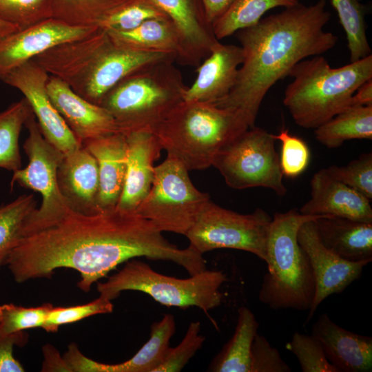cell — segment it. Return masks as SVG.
Masks as SVG:
<instances>
[{
    "mask_svg": "<svg viewBox=\"0 0 372 372\" xmlns=\"http://www.w3.org/2000/svg\"><path fill=\"white\" fill-rule=\"evenodd\" d=\"M138 257L172 261L190 276L205 265L202 254L190 247L179 249L148 219L116 208L92 215L72 210L56 224L23 237L5 265L18 283L70 268L80 273L77 286L88 292L118 265Z\"/></svg>",
    "mask_w": 372,
    "mask_h": 372,
    "instance_id": "obj_1",
    "label": "cell"
},
{
    "mask_svg": "<svg viewBox=\"0 0 372 372\" xmlns=\"http://www.w3.org/2000/svg\"><path fill=\"white\" fill-rule=\"evenodd\" d=\"M326 0L311 6L300 2L256 25L236 32L243 61L229 93L214 103L240 112L249 127L255 121L263 99L292 68L309 56L333 48L338 37L324 28L331 19Z\"/></svg>",
    "mask_w": 372,
    "mask_h": 372,
    "instance_id": "obj_2",
    "label": "cell"
},
{
    "mask_svg": "<svg viewBox=\"0 0 372 372\" xmlns=\"http://www.w3.org/2000/svg\"><path fill=\"white\" fill-rule=\"evenodd\" d=\"M283 103L300 127L316 129L351 105L352 96L372 79L371 54L340 68L320 55L304 59L289 73Z\"/></svg>",
    "mask_w": 372,
    "mask_h": 372,
    "instance_id": "obj_3",
    "label": "cell"
},
{
    "mask_svg": "<svg viewBox=\"0 0 372 372\" xmlns=\"http://www.w3.org/2000/svg\"><path fill=\"white\" fill-rule=\"evenodd\" d=\"M249 127L238 110L183 100L152 133L167 156L191 171L212 166L218 152Z\"/></svg>",
    "mask_w": 372,
    "mask_h": 372,
    "instance_id": "obj_4",
    "label": "cell"
},
{
    "mask_svg": "<svg viewBox=\"0 0 372 372\" xmlns=\"http://www.w3.org/2000/svg\"><path fill=\"white\" fill-rule=\"evenodd\" d=\"M324 216H310L296 209L275 213L267 242L268 271L258 293L259 300L271 309L309 311L316 283L309 259L298 242L300 226Z\"/></svg>",
    "mask_w": 372,
    "mask_h": 372,
    "instance_id": "obj_5",
    "label": "cell"
},
{
    "mask_svg": "<svg viewBox=\"0 0 372 372\" xmlns=\"http://www.w3.org/2000/svg\"><path fill=\"white\" fill-rule=\"evenodd\" d=\"M174 62L147 67L118 82L100 105L113 117L125 136L152 132L183 101L187 89Z\"/></svg>",
    "mask_w": 372,
    "mask_h": 372,
    "instance_id": "obj_6",
    "label": "cell"
},
{
    "mask_svg": "<svg viewBox=\"0 0 372 372\" xmlns=\"http://www.w3.org/2000/svg\"><path fill=\"white\" fill-rule=\"evenodd\" d=\"M227 280L222 271L207 269L179 279L157 273L147 263L133 258L106 282H98L97 290L100 296L111 301L123 291H138L163 305L197 307L207 313L220 305L223 293L220 288Z\"/></svg>",
    "mask_w": 372,
    "mask_h": 372,
    "instance_id": "obj_7",
    "label": "cell"
},
{
    "mask_svg": "<svg viewBox=\"0 0 372 372\" xmlns=\"http://www.w3.org/2000/svg\"><path fill=\"white\" fill-rule=\"evenodd\" d=\"M24 126L28 136L23 147L28 158V164L23 169L13 172L10 181L14 185L39 192L42 201L39 208L27 219L23 237L50 227L72 211L61 194L57 181L58 167L63 154L49 143L42 134L33 112Z\"/></svg>",
    "mask_w": 372,
    "mask_h": 372,
    "instance_id": "obj_8",
    "label": "cell"
},
{
    "mask_svg": "<svg viewBox=\"0 0 372 372\" xmlns=\"http://www.w3.org/2000/svg\"><path fill=\"white\" fill-rule=\"evenodd\" d=\"M188 172L180 162L167 156L154 167L151 189L136 214L152 222L162 232L185 236L211 199L207 193L194 186Z\"/></svg>",
    "mask_w": 372,
    "mask_h": 372,
    "instance_id": "obj_9",
    "label": "cell"
},
{
    "mask_svg": "<svg viewBox=\"0 0 372 372\" xmlns=\"http://www.w3.org/2000/svg\"><path fill=\"white\" fill-rule=\"evenodd\" d=\"M273 134L255 125L249 127L225 145L216 154L212 166L231 188L264 187L283 196L280 158Z\"/></svg>",
    "mask_w": 372,
    "mask_h": 372,
    "instance_id": "obj_10",
    "label": "cell"
},
{
    "mask_svg": "<svg viewBox=\"0 0 372 372\" xmlns=\"http://www.w3.org/2000/svg\"><path fill=\"white\" fill-rule=\"evenodd\" d=\"M272 218L262 209L242 214L209 200L185 236L189 247L203 254L216 249L249 252L263 261Z\"/></svg>",
    "mask_w": 372,
    "mask_h": 372,
    "instance_id": "obj_11",
    "label": "cell"
},
{
    "mask_svg": "<svg viewBox=\"0 0 372 372\" xmlns=\"http://www.w3.org/2000/svg\"><path fill=\"white\" fill-rule=\"evenodd\" d=\"M50 75L30 60L10 71L1 80L19 90L29 103L45 138L63 154L82 146L54 106L47 92Z\"/></svg>",
    "mask_w": 372,
    "mask_h": 372,
    "instance_id": "obj_12",
    "label": "cell"
},
{
    "mask_svg": "<svg viewBox=\"0 0 372 372\" xmlns=\"http://www.w3.org/2000/svg\"><path fill=\"white\" fill-rule=\"evenodd\" d=\"M297 239L309 259L316 283L315 295L306 324L324 299L332 294L342 293L360 278L363 268L371 261H349L329 249L321 240L315 220L307 221L300 226Z\"/></svg>",
    "mask_w": 372,
    "mask_h": 372,
    "instance_id": "obj_13",
    "label": "cell"
},
{
    "mask_svg": "<svg viewBox=\"0 0 372 372\" xmlns=\"http://www.w3.org/2000/svg\"><path fill=\"white\" fill-rule=\"evenodd\" d=\"M98 28L72 26L51 18L0 38V79L54 46L87 37Z\"/></svg>",
    "mask_w": 372,
    "mask_h": 372,
    "instance_id": "obj_14",
    "label": "cell"
},
{
    "mask_svg": "<svg viewBox=\"0 0 372 372\" xmlns=\"http://www.w3.org/2000/svg\"><path fill=\"white\" fill-rule=\"evenodd\" d=\"M173 22L179 37L176 61L198 66L219 41L201 0H151Z\"/></svg>",
    "mask_w": 372,
    "mask_h": 372,
    "instance_id": "obj_15",
    "label": "cell"
},
{
    "mask_svg": "<svg viewBox=\"0 0 372 372\" xmlns=\"http://www.w3.org/2000/svg\"><path fill=\"white\" fill-rule=\"evenodd\" d=\"M175 332L174 317L167 313L152 324L149 339L124 362L109 364L96 362L85 357L74 343L70 344L63 358L70 372H155L165 360Z\"/></svg>",
    "mask_w": 372,
    "mask_h": 372,
    "instance_id": "obj_16",
    "label": "cell"
},
{
    "mask_svg": "<svg viewBox=\"0 0 372 372\" xmlns=\"http://www.w3.org/2000/svg\"><path fill=\"white\" fill-rule=\"evenodd\" d=\"M46 90L54 106L81 144L118 132L113 117L105 108L81 97L59 78L50 75Z\"/></svg>",
    "mask_w": 372,
    "mask_h": 372,
    "instance_id": "obj_17",
    "label": "cell"
},
{
    "mask_svg": "<svg viewBox=\"0 0 372 372\" xmlns=\"http://www.w3.org/2000/svg\"><path fill=\"white\" fill-rule=\"evenodd\" d=\"M310 185L311 198L300 209L301 214L372 223L369 199L332 177L326 168L313 174Z\"/></svg>",
    "mask_w": 372,
    "mask_h": 372,
    "instance_id": "obj_18",
    "label": "cell"
},
{
    "mask_svg": "<svg viewBox=\"0 0 372 372\" xmlns=\"http://www.w3.org/2000/svg\"><path fill=\"white\" fill-rule=\"evenodd\" d=\"M243 61L240 46L218 41L196 70L197 76L183 96L184 101L215 103L234 87Z\"/></svg>",
    "mask_w": 372,
    "mask_h": 372,
    "instance_id": "obj_19",
    "label": "cell"
},
{
    "mask_svg": "<svg viewBox=\"0 0 372 372\" xmlns=\"http://www.w3.org/2000/svg\"><path fill=\"white\" fill-rule=\"evenodd\" d=\"M127 143V171L124 187L116 209L131 213L149 193L154 174V163L162 147L152 132H136L125 136Z\"/></svg>",
    "mask_w": 372,
    "mask_h": 372,
    "instance_id": "obj_20",
    "label": "cell"
},
{
    "mask_svg": "<svg viewBox=\"0 0 372 372\" xmlns=\"http://www.w3.org/2000/svg\"><path fill=\"white\" fill-rule=\"evenodd\" d=\"M57 181L60 192L72 210L87 215L101 211L97 205V162L83 145L63 154L57 170Z\"/></svg>",
    "mask_w": 372,
    "mask_h": 372,
    "instance_id": "obj_21",
    "label": "cell"
},
{
    "mask_svg": "<svg viewBox=\"0 0 372 372\" xmlns=\"http://www.w3.org/2000/svg\"><path fill=\"white\" fill-rule=\"evenodd\" d=\"M328 360L339 372H366L372 369V338L347 330L322 313L312 327Z\"/></svg>",
    "mask_w": 372,
    "mask_h": 372,
    "instance_id": "obj_22",
    "label": "cell"
},
{
    "mask_svg": "<svg viewBox=\"0 0 372 372\" xmlns=\"http://www.w3.org/2000/svg\"><path fill=\"white\" fill-rule=\"evenodd\" d=\"M95 158L99 177L97 199L99 209H114L121 197L127 171L126 136L113 133L87 140L82 143Z\"/></svg>",
    "mask_w": 372,
    "mask_h": 372,
    "instance_id": "obj_23",
    "label": "cell"
},
{
    "mask_svg": "<svg viewBox=\"0 0 372 372\" xmlns=\"http://www.w3.org/2000/svg\"><path fill=\"white\" fill-rule=\"evenodd\" d=\"M322 243L349 261L372 260V223L337 216L315 220Z\"/></svg>",
    "mask_w": 372,
    "mask_h": 372,
    "instance_id": "obj_24",
    "label": "cell"
},
{
    "mask_svg": "<svg viewBox=\"0 0 372 372\" xmlns=\"http://www.w3.org/2000/svg\"><path fill=\"white\" fill-rule=\"evenodd\" d=\"M259 324L251 311L241 307L231 339L211 362L209 371L214 372H251V346Z\"/></svg>",
    "mask_w": 372,
    "mask_h": 372,
    "instance_id": "obj_25",
    "label": "cell"
},
{
    "mask_svg": "<svg viewBox=\"0 0 372 372\" xmlns=\"http://www.w3.org/2000/svg\"><path fill=\"white\" fill-rule=\"evenodd\" d=\"M106 32L115 43L133 50L173 52L176 56L179 50L177 30L168 17L150 19L128 31Z\"/></svg>",
    "mask_w": 372,
    "mask_h": 372,
    "instance_id": "obj_26",
    "label": "cell"
},
{
    "mask_svg": "<svg viewBox=\"0 0 372 372\" xmlns=\"http://www.w3.org/2000/svg\"><path fill=\"white\" fill-rule=\"evenodd\" d=\"M316 140L328 148L346 141L372 138V105H350L315 129Z\"/></svg>",
    "mask_w": 372,
    "mask_h": 372,
    "instance_id": "obj_27",
    "label": "cell"
},
{
    "mask_svg": "<svg viewBox=\"0 0 372 372\" xmlns=\"http://www.w3.org/2000/svg\"><path fill=\"white\" fill-rule=\"evenodd\" d=\"M298 0H235L227 12L213 25L218 40L226 38L237 31L256 25L262 15L276 7H291Z\"/></svg>",
    "mask_w": 372,
    "mask_h": 372,
    "instance_id": "obj_28",
    "label": "cell"
},
{
    "mask_svg": "<svg viewBox=\"0 0 372 372\" xmlns=\"http://www.w3.org/2000/svg\"><path fill=\"white\" fill-rule=\"evenodd\" d=\"M32 113L25 98L0 112V168L14 172L21 167L19 139L21 129Z\"/></svg>",
    "mask_w": 372,
    "mask_h": 372,
    "instance_id": "obj_29",
    "label": "cell"
},
{
    "mask_svg": "<svg viewBox=\"0 0 372 372\" xmlns=\"http://www.w3.org/2000/svg\"><path fill=\"white\" fill-rule=\"evenodd\" d=\"M127 0H51L52 18L69 25L96 26Z\"/></svg>",
    "mask_w": 372,
    "mask_h": 372,
    "instance_id": "obj_30",
    "label": "cell"
},
{
    "mask_svg": "<svg viewBox=\"0 0 372 372\" xmlns=\"http://www.w3.org/2000/svg\"><path fill=\"white\" fill-rule=\"evenodd\" d=\"M32 194H23L0 206V265L23 238L25 223L36 209Z\"/></svg>",
    "mask_w": 372,
    "mask_h": 372,
    "instance_id": "obj_31",
    "label": "cell"
},
{
    "mask_svg": "<svg viewBox=\"0 0 372 372\" xmlns=\"http://www.w3.org/2000/svg\"><path fill=\"white\" fill-rule=\"evenodd\" d=\"M346 33L350 61L371 54L366 34V9L358 0H331Z\"/></svg>",
    "mask_w": 372,
    "mask_h": 372,
    "instance_id": "obj_32",
    "label": "cell"
},
{
    "mask_svg": "<svg viewBox=\"0 0 372 372\" xmlns=\"http://www.w3.org/2000/svg\"><path fill=\"white\" fill-rule=\"evenodd\" d=\"M157 17H168L151 0H127L106 15L98 27L106 31H128Z\"/></svg>",
    "mask_w": 372,
    "mask_h": 372,
    "instance_id": "obj_33",
    "label": "cell"
},
{
    "mask_svg": "<svg viewBox=\"0 0 372 372\" xmlns=\"http://www.w3.org/2000/svg\"><path fill=\"white\" fill-rule=\"evenodd\" d=\"M51 18V0H0V19L19 30Z\"/></svg>",
    "mask_w": 372,
    "mask_h": 372,
    "instance_id": "obj_34",
    "label": "cell"
},
{
    "mask_svg": "<svg viewBox=\"0 0 372 372\" xmlns=\"http://www.w3.org/2000/svg\"><path fill=\"white\" fill-rule=\"evenodd\" d=\"M285 348L296 355L302 372H339L327 358L320 342L312 334L296 331Z\"/></svg>",
    "mask_w": 372,
    "mask_h": 372,
    "instance_id": "obj_35",
    "label": "cell"
},
{
    "mask_svg": "<svg viewBox=\"0 0 372 372\" xmlns=\"http://www.w3.org/2000/svg\"><path fill=\"white\" fill-rule=\"evenodd\" d=\"M53 307L45 303L37 307H23L14 304L0 305V335L43 327L47 314Z\"/></svg>",
    "mask_w": 372,
    "mask_h": 372,
    "instance_id": "obj_36",
    "label": "cell"
},
{
    "mask_svg": "<svg viewBox=\"0 0 372 372\" xmlns=\"http://www.w3.org/2000/svg\"><path fill=\"white\" fill-rule=\"evenodd\" d=\"M328 173L360 193L368 199L372 198V154H361L344 166L331 165Z\"/></svg>",
    "mask_w": 372,
    "mask_h": 372,
    "instance_id": "obj_37",
    "label": "cell"
},
{
    "mask_svg": "<svg viewBox=\"0 0 372 372\" xmlns=\"http://www.w3.org/2000/svg\"><path fill=\"white\" fill-rule=\"evenodd\" d=\"M111 302L99 296L94 300L81 305L68 307H52L48 311L42 328L47 332H56L60 326L75 322L87 317L112 312Z\"/></svg>",
    "mask_w": 372,
    "mask_h": 372,
    "instance_id": "obj_38",
    "label": "cell"
},
{
    "mask_svg": "<svg viewBox=\"0 0 372 372\" xmlns=\"http://www.w3.org/2000/svg\"><path fill=\"white\" fill-rule=\"evenodd\" d=\"M281 143L280 164L283 176L296 178L308 167L310 151L307 143L300 138L291 134L288 130H282L273 134Z\"/></svg>",
    "mask_w": 372,
    "mask_h": 372,
    "instance_id": "obj_39",
    "label": "cell"
},
{
    "mask_svg": "<svg viewBox=\"0 0 372 372\" xmlns=\"http://www.w3.org/2000/svg\"><path fill=\"white\" fill-rule=\"evenodd\" d=\"M200 324L192 322L188 327L182 341L174 348L170 347L162 364L155 372H178L202 347L205 336L200 334Z\"/></svg>",
    "mask_w": 372,
    "mask_h": 372,
    "instance_id": "obj_40",
    "label": "cell"
},
{
    "mask_svg": "<svg viewBox=\"0 0 372 372\" xmlns=\"http://www.w3.org/2000/svg\"><path fill=\"white\" fill-rule=\"evenodd\" d=\"M251 372H291V369L282 360L278 350L267 338L256 334L251 351Z\"/></svg>",
    "mask_w": 372,
    "mask_h": 372,
    "instance_id": "obj_41",
    "label": "cell"
},
{
    "mask_svg": "<svg viewBox=\"0 0 372 372\" xmlns=\"http://www.w3.org/2000/svg\"><path fill=\"white\" fill-rule=\"evenodd\" d=\"M27 336L21 332L0 335V372H23L21 363L13 355L14 345H23Z\"/></svg>",
    "mask_w": 372,
    "mask_h": 372,
    "instance_id": "obj_42",
    "label": "cell"
},
{
    "mask_svg": "<svg viewBox=\"0 0 372 372\" xmlns=\"http://www.w3.org/2000/svg\"><path fill=\"white\" fill-rule=\"evenodd\" d=\"M45 360L42 367V371H69L68 366L63 358H61L59 352L51 345L43 347Z\"/></svg>",
    "mask_w": 372,
    "mask_h": 372,
    "instance_id": "obj_43",
    "label": "cell"
},
{
    "mask_svg": "<svg viewBox=\"0 0 372 372\" xmlns=\"http://www.w3.org/2000/svg\"><path fill=\"white\" fill-rule=\"evenodd\" d=\"M206 17L213 25L229 8L235 0H201Z\"/></svg>",
    "mask_w": 372,
    "mask_h": 372,
    "instance_id": "obj_44",
    "label": "cell"
},
{
    "mask_svg": "<svg viewBox=\"0 0 372 372\" xmlns=\"http://www.w3.org/2000/svg\"><path fill=\"white\" fill-rule=\"evenodd\" d=\"M351 105H372V79L357 89L352 96Z\"/></svg>",
    "mask_w": 372,
    "mask_h": 372,
    "instance_id": "obj_45",
    "label": "cell"
},
{
    "mask_svg": "<svg viewBox=\"0 0 372 372\" xmlns=\"http://www.w3.org/2000/svg\"><path fill=\"white\" fill-rule=\"evenodd\" d=\"M19 29L9 23L0 19V38L11 34Z\"/></svg>",
    "mask_w": 372,
    "mask_h": 372,
    "instance_id": "obj_46",
    "label": "cell"
},
{
    "mask_svg": "<svg viewBox=\"0 0 372 372\" xmlns=\"http://www.w3.org/2000/svg\"><path fill=\"white\" fill-rule=\"evenodd\" d=\"M359 1H361V0H358Z\"/></svg>",
    "mask_w": 372,
    "mask_h": 372,
    "instance_id": "obj_47",
    "label": "cell"
},
{
    "mask_svg": "<svg viewBox=\"0 0 372 372\" xmlns=\"http://www.w3.org/2000/svg\"><path fill=\"white\" fill-rule=\"evenodd\" d=\"M0 267H1V265H0Z\"/></svg>",
    "mask_w": 372,
    "mask_h": 372,
    "instance_id": "obj_48",
    "label": "cell"
}]
</instances>
